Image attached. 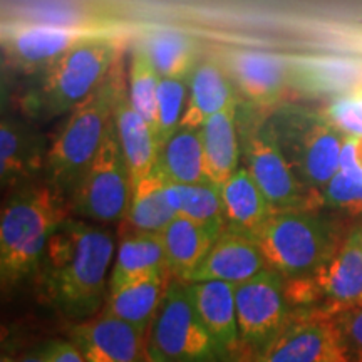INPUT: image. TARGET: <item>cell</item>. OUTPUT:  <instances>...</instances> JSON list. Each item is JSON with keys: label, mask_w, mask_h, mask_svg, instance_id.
Masks as SVG:
<instances>
[{"label": "cell", "mask_w": 362, "mask_h": 362, "mask_svg": "<svg viewBox=\"0 0 362 362\" xmlns=\"http://www.w3.org/2000/svg\"><path fill=\"white\" fill-rule=\"evenodd\" d=\"M110 230L67 218L49 240L35 270L40 296L71 319H86L101 309L115 257Z\"/></svg>", "instance_id": "obj_1"}, {"label": "cell", "mask_w": 362, "mask_h": 362, "mask_svg": "<svg viewBox=\"0 0 362 362\" xmlns=\"http://www.w3.org/2000/svg\"><path fill=\"white\" fill-rule=\"evenodd\" d=\"M69 214V200L45 180L8 192L0 215L4 287L35 274L49 240Z\"/></svg>", "instance_id": "obj_2"}, {"label": "cell", "mask_w": 362, "mask_h": 362, "mask_svg": "<svg viewBox=\"0 0 362 362\" xmlns=\"http://www.w3.org/2000/svg\"><path fill=\"white\" fill-rule=\"evenodd\" d=\"M124 79L119 57L103 84L69 112L49 144L44 178L67 200L101 148L112 121L117 89Z\"/></svg>", "instance_id": "obj_3"}, {"label": "cell", "mask_w": 362, "mask_h": 362, "mask_svg": "<svg viewBox=\"0 0 362 362\" xmlns=\"http://www.w3.org/2000/svg\"><path fill=\"white\" fill-rule=\"evenodd\" d=\"M121 57L115 35L81 42L40 72L34 89L25 96L24 111L39 119L69 115L94 93Z\"/></svg>", "instance_id": "obj_4"}, {"label": "cell", "mask_w": 362, "mask_h": 362, "mask_svg": "<svg viewBox=\"0 0 362 362\" xmlns=\"http://www.w3.org/2000/svg\"><path fill=\"white\" fill-rule=\"evenodd\" d=\"M253 240L267 267L285 279L312 275L341 245L332 223L312 208L274 211Z\"/></svg>", "instance_id": "obj_5"}, {"label": "cell", "mask_w": 362, "mask_h": 362, "mask_svg": "<svg viewBox=\"0 0 362 362\" xmlns=\"http://www.w3.org/2000/svg\"><path fill=\"white\" fill-rule=\"evenodd\" d=\"M146 351L168 362H218V344L198 315L188 284L171 279L148 329Z\"/></svg>", "instance_id": "obj_6"}, {"label": "cell", "mask_w": 362, "mask_h": 362, "mask_svg": "<svg viewBox=\"0 0 362 362\" xmlns=\"http://www.w3.org/2000/svg\"><path fill=\"white\" fill-rule=\"evenodd\" d=\"M131 197L133 176L112 117L96 158L69 197L71 214L94 223H116L126 218Z\"/></svg>", "instance_id": "obj_7"}, {"label": "cell", "mask_w": 362, "mask_h": 362, "mask_svg": "<svg viewBox=\"0 0 362 362\" xmlns=\"http://www.w3.org/2000/svg\"><path fill=\"white\" fill-rule=\"evenodd\" d=\"M272 133L304 187L314 197L322 194L341 168V131L327 117L280 116Z\"/></svg>", "instance_id": "obj_8"}, {"label": "cell", "mask_w": 362, "mask_h": 362, "mask_svg": "<svg viewBox=\"0 0 362 362\" xmlns=\"http://www.w3.org/2000/svg\"><path fill=\"white\" fill-rule=\"evenodd\" d=\"M240 341L262 351L291 320L285 277L267 267L255 277L235 285Z\"/></svg>", "instance_id": "obj_9"}, {"label": "cell", "mask_w": 362, "mask_h": 362, "mask_svg": "<svg viewBox=\"0 0 362 362\" xmlns=\"http://www.w3.org/2000/svg\"><path fill=\"white\" fill-rule=\"evenodd\" d=\"M112 35L98 25H69L51 22H16L4 25V52L24 72H42L56 59L86 40Z\"/></svg>", "instance_id": "obj_10"}, {"label": "cell", "mask_w": 362, "mask_h": 362, "mask_svg": "<svg viewBox=\"0 0 362 362\" xmlns=\"http://www.w3.org/2000/svg\"><path fill=\"white\" fill-rule=\"evenodd\" d=\"M247 170L274 211L314 208V194L304 187L280 149L270 128L255 126L245 136Z\"/></svg>", "instance_id": "obj_11"}, {"label": "cell", "mask_w": 362, "mask_h": 362, "mask_svg": "<svg viewBox=\"0 0 362 362\" xmlns=\"http://www.w3.org/2000/svg\"><path fill=\"white\" fill-rule=\"evenodd\" d=\"M255 362H347L330 314L298 310Z\"/></svg>", "instance_id": "obj_12"}, {"label": "cell", "mask_w": 362, "mask_h": 362, "mask_svg": "<svg viewBox=\"0 0 362 362\" xmlns=\"http://www.w3.org/2000/svg\"><path fill=\"white\" fill-rule=\"evenodd\" d=\"M223 67L243 98L253 106H275L291 81V64L274 52L235 49L225 54Z\"/></svg>", "instance_id": "obj_13"}, {"label": "cell", "mask_w": 362, "mask_h": 362, "mask_svg": "<svg viewBox=\"0 0 362 362\" xmlns=\"http://www.w3.org/2000/svg\"><path fill=\"white\" fill-rule=\"evenodd\" d=\"M148 332L110 315H99L71 329L72 342L86 362H143Z\"/></svg>", "instance_id": "obj_14"}, {"label": "cell", "mask_w": 362, "mask_h": 362, "mask_svg": "<svg viewBox=\"0 0 362 362\" xmlns=\"http://www.w3.org/2000/svg\"><path fill=\"white\" fill-rule=\"evenodd\" d=\"M322 312L362 305V226L352 230L325 264L310 275Z\"/></svg>", "instance_id": "obj_15"}, {"label": "cell", "mask_w": 362, "mask_h": 362, "mask_svg": "<svg viewBox=\"0 0 362 362\" xmlns=\"http://www.w3.org/2000/svg\"><path fill=\"white\" fill-rule=\"evenodd\" d=\"M45 136L24 121L4 116L0 123V181L2 188L12 189L40 181L47 163Z\"/></svg>", "instance_id": "obj_16"}, {"label": "cell", "mask_w": 362, "mask_h": 362, "mask_svg": "<svg viewBox=\"0 0 362 362\" xmlns=\"http://www.w3.org/2000/svg\"><path fill=\"white\" fill-rule=\"evenodd\" d=\"M265 269L267 262L255 240L232 230H223L205 260L189 275L187 282L218 280V282L238 285L255 277Z\"/></svg>", "instance_id": "obj_17"}, {"label": "cell", "mask_w": 362, "mask_h": 362, "mask_svg": "<svg viewBox=\"0 0 362 362\" xmlns=\"http://www.w3.org/2000/svg\"><path fill=\"white\" fill-rule=\"evenodd\" d=\"M112 117H115L117 138H119L134 183L156 168L160 146H158L153 129L131 104L128 79H124L117 89Z\"/></svg>", "instance_id": "obj_18"}, {"label": "cell", "mask_w": 362, "mask_h": 362, "mask_svg": "<svg viewBox=\"0 0 362 362\" xmlns=\"http://www.w3.org/2000/svg\"><path fill=\"white\" fill-rule=\"evenodd\" d=\"M237 104L228 72L220 62L206 59L194 67L188 83V101L180 128L200 129L216 112Z\"/></svg>", "instance_id": "obj_19"}, {"label": "cell", "mask_w": 362, "mask_h": 362, "mask_svg": "<svg viewBox=\"0 0 362 362\" xmlns=\"http://www.w3.org/2000/svg\"><path fill=\"white\" fill-rule=\"evenodd\" d=\"M171 282L168 272L143 275L110 291L104 304V315L116 317L148 332Z\"/></svg>", "instance_id": "obj_20"}, {"label": "cell", "mask_w": 362, "mask_h": 362, "mask_svg": "<svg viewBox=\"0 0 362 362\" xmlns=\"http://www.w3.org/2000/svg\"><path fill=\"white\" fill-rule=\"evenodd\" d=\"M188 291L198 315L218 344L221 356L233 352L240 342L235 285L210 280L188 284Z\"/></svg>", "instance_id": "obj_21"}, {"label": "cell", "mask_w": 362, "mask_h": 362, "mask_svg": "<svg viewBox=\"0 0 362 362\" xmlns=\"http://www.w3.org/2000/svg\"><path fill=\"white\" fill-rule=\"evenodd\" d=\"M225 230L255 237L274 210L247 168H238L221 185Z\"/></svg>", "instance_id": "obj_22"}, {"label": "cell", "mask_w": 362, "mask_h": 362, "mask_svg": "<svg viewBox=\"0 0 362 362\" xmlns=\"http://www.w3.org/2000/svg\"><path fill=\"white\" fill-rule=\"evenodd\" d=\"M171 279L187 282L211 250L220 233L197 221L176 216L161 232Z\"/></svg>", "instance_id": "obj_23"}, {"label": "cell", "mask_w": 362, "mask_h": 362, "mask_svg": "<svg viewBox=\"0 0 362 362\" xmlns=\"http://www.w3.org/2000/svg\"><path fill=\"white\" fill-rule=\"evenodd\" d=\"M155 272H168V260H166L161 233L123 230L111 272L110 291L128 284L129 280Z\"/></svg>", "instance_id": "obj_24"}, {"label": "cell", "mask_w": 362, "mask_h": 362, "mask_svg": "<svg viewBox=\"0 0 362 362\" xmlns=\"http://www.w3.org/2000/svg\"><path fill=\"white\" fill-rule=\"evenodd\" d=\"M200 136L208 180L221 187L240 168L237 104L211 116L200 128Z\"/></svg>", "instance_id": "obj_25"}, {"label": "cell", "mask_w": 362, "mask_h": 362, "mask_svg": "<svg viewBox=\"0 0 362 362\" xmlns=\"http://www.w3.org/2000/svg\"><path fill=\"white\" fill-rule=\"evenodd\" d=\"M176 216L166 197V178L160 170L155 168L148 176L134 181L133 197L123 220L128 226L124 230L161 233Z\"/></svg>", "instance_id": "obj_26"}, {"label": "cell", "mask_w": 362, "mask_h": 362, "mask_svg": "<svg viewBox=\"0 0 362 362\" xmlns=\"http://www.w3.org/2000/svg\"><path fill=\"white\" fill-rule=\"evenodd\" d=\"M156 168L166 180L181 185L205 183L208 180L200 129L180 128L160 146Z\"/></svg>", "instance_id": "obj_27"}, {"label": "cell", "mask_w": 362, "mask_h": 362, "mask_svg": "<svg viewBox=\"0 0 362 362\" xmlns=\"http://www.w3.org/2000/svg\"><path fill=\"white\" fill-rule=\"evenodd\" d=\"M166 197L178 216H185L220 233L225 230L221 187L214 181L181 185L166 180Z\"/></svg>", "instance_id": "obj_28"}, {"label": "cell", "mask_w": 362, "mask_h": 362, "mask_svg": "<svg viewBox=\"0 0 362 362\" xmlns=\"http://www.w3.org/2000/svg\"><path fill=\"white\" fill-rule=\"evenodd\" d=\"M161 78L189 79L197 61V45L185 33L175 29L151 30L141 39Z\"/></svg>", "instance_id": "obj_29"}, {"label": "cell", "mask_w": 362, "mask_h": 362, "mask_svg": "<svg viewBox=\"0 0 362 362\" xmlns=\"http://www.w3.org/2000/svg\"><path fill=\"white\" fill-rule=\"evenodd\" d=\"M298 83L324 93L344 94L359 88L362 81V66L359 62L342 57H312L302 59L291 66Z\"/></svg>", "instance_id": "obj_30"}, {"label": "cell", "mask_w": 362, "mask_h": 362, "mask_svg": "<svg viewBox=\"0 0 362 362\" xmlns=\"http://www.w3.org/2000/svg\"><path fill=\"white\" fill-rule=\"evenodd\" d=\"M128 79V94L134 110L143 116L153 133L156 131L158 111V89H160L161 76L153 64L151 57L144 49L141 40H138L129 54V67L126 72Z\"/></svg>", "instance_id": "obj_31"}, {"label": "cell", "mask_w": 362, "mask_h": 362, "mask_svg": "<svg viewBox=\"0 0 362 362\" xmlns=\"http://www.w3.org/2000/svg\"><path fill=\"white\" fill-rule=\"evenodd\" d=\"M322 198L327 205L362 210V166L356 161L347 136L341 153V168L324 188Z\"/></svg>", "instance_id": "obj_32"}, {"label": "cell", "mask_w": 362, "mask_h": 362, "mask_svg": "<svg viewBox=\"0 0 362 362\" xmlns=\"http://www.w3.org/2000/svg\"><path fill=\"white\" fill-rule=\"evenodd\" d=\"M189 79L161 78L158 89V111H156V141L161 146L170 136H173L181 126L185 106L188 101Z\"/></svg>", "instance_id": "obj_33"}, {"label": "cell", "mask_w": 362, "mask_h": 362, "mask_svg": "<svg viewBox=\"0 0 362 362\" xmlns=\"http://www.w3.org/2000/svg\"><path fill=\"white\" fill-rule=\"evenodd\" d=\"M325 117L342 134L351 138H362V86L339 94L330 103Z\"/></svg>", "instance_id": "obj_34"}, {"label": "cell", "mask_w": 362, "mask_h": 362, "mask_svg": "<svg viewBox=\"0 0 362 362\" xmlns=\"http://www.w3.org/2000/svg\"><path fill=\"white\" fill-rule=\"evenodd\" d=\"M347 362H362V305L330 314Z\"/></svg>", "instance_id": "obj_35"}, {"label": "cell", "mask_w": 362, "mask_h": 362, "mask_svg": "<svg viewBox=\"0 0 362 362\" xmlns=\"http://www.w3.org/2000/svg\"><path fill=\"white\" fill-rule=\"evenodd\" d=\"M49 351L51 362H86L78 346L72 341H51Z\"/></svg>", "instance_id": "obj_36"}, {"label": "cell", "mask_w": 362, "mask_h": 362, "mask_svg": "<svg viewBox=\"0 0 362 362\" xmlns=\"http://www.w3.org/2000/svg\"><path fill=\"white\" fill-rule=\"evenodd\" d=\"M19 362H51V351H49V342L45 346L27 352L19 359Z\"/></svg>", "instance_id": "obj_37"}, {"label": "cell", "mask_w": 362, "mask_h": 362, "mask_svg": "<svg viewBox=\"0 0 362 362\" xmlns=\"http://www.w3.org/2000/svg\"><path fill=\"white\" fill-rule=\"evenodd\" d=\"M143 362H168V361L161 359V357H158V356H155V354H151V352H149V351H146V354H144Z\"/></svg>", "instance_id": "obj_38"}, {"label": "cell", "mask_w": 362, "mask_h": 362, "mask_svg": "<svg viewBox=\"0 0 362 362\" xmlns=\"http://www.w3.org/2000/svg\"><path fill=\"white\" fill-rule=\"evenodd\" d=\"M2 362H16V361H13L11 356H6V354H4V356H2Z\"/></svg>", "instance_id": "obj_39"}]
</instances>
